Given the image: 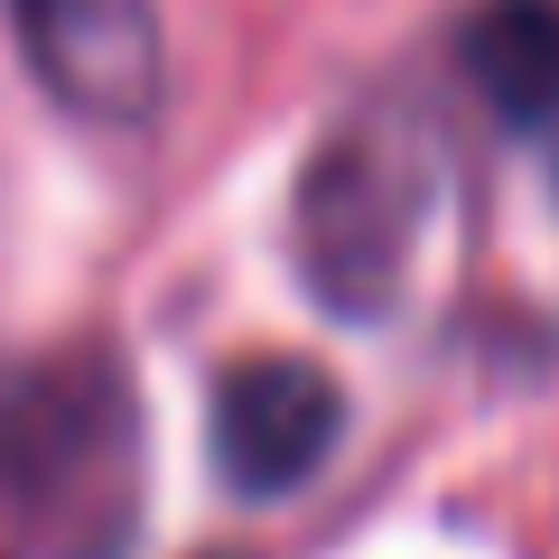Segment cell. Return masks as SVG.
Segmentation results:
<instances>
[{
	"instance_id": "obj_1",
	"label": "cell",
	"mask_w": 559,
	"mask_h": 559,
	"mask_svg": "<svg viewBox=\"0 0 559 559\" xmlns=\"http://www.w3.org/2000/svg\"><path fill=\"white\" fill-rule=\"evenodd\" d=\"M345 429V392L336 373H318L308 355H252L215 382V411H205V448H215V476L234 495H289L326 466Z\"/></svg>"
},
{
	"instance_id": "obj_2",
	"label": "cell",
	"mask_w": 559,
	"mask_h": 559,
	"mask_svg": "<svg viewBox=\"0 0 559 559\" xmlns=\"http://www.w3.org/2000/svg\"><path fill=\"white\" fill-rule=\"evenodd\" d=\"M20 28H28V57L47 66L66 103L84 112H131L150 94V20L140 0H20Z\"/></svg>"
},
{
	"instance_id": "obj_3",
	"label": "cell",
	"mask_w": 559,
	"mask_h": 559,
	"mask_svg": "<svg viewBox=\"0 0 559 559\" xmlns=\"http://www.w3.org/2000/svg\"><path fill=\"white\" fill-rule=\"evenodd\" d=\"M466 75L503 121H559V0H485L466 20Z\"/></svg>"
}]
</instances>
